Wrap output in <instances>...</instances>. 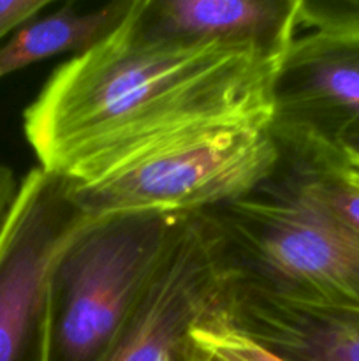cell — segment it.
I'll list each match as a JSON object with an SVG mask.
<instances>
[{
	"label": "cell",
	"instance_id": "6da1fadb",
	"mask_svg": "<svg viewBox=\"0 0 359 361\" xmlns=\"http://www.w3.org/2000/svg\"><path fill=\"white\" fill-rule=\"evenodd\" d=\"M132 11L99 44L56 67L23 111L39 168L76 185L194 134L273 120L284 53L148 37Z\"/></svg>",
	"mask_w": 359,
	"mask_h": 361
},
{
	"label": "cell",
	"instance_id": "7a4b0ae2",
	"mask_svg": "<svg viewBox=\"0 0 359 361\" xmlns=\"http://www.w3.org/2000/svg\"><path fill=\"white\" fill-rule=\"evenodd\" d=\"M203 215L231 284L287 302L359 310V242L271 176Z\"/></svg>",
	"mask_w": 359,
	"mask_h": 361
},
{
	"label": "cell",
	"instance_id": "3957f363",
	"mask_svg": "<svg viewBox=\"0 0 359 361\" xmlns=\"http://www.w3.org/2000/svg\"><path fill=\"white\" fill-rule=\"evenodd\" d=\"M187 215L95 219L63 249L48 289L46 361H101Z\"/></svg>",
	"mask_w": 359,
	"mask_h": 361
},
{
	"label": "cell",
	"instance_id": "277c9868",
	"mask_svg": "<svg viewBox=\"0 0 359 361\" xmlns=\"http://www.w3.org/2000/svg\"><path fill=\"white\" fill-rule=\"evenodd\" d=\"M270 130L278 148L327 155L359 173V0H299Z\"/></svg>",
	"mask_w": 359,
	"mask_h": 361
},
{
	"label": "cell",
	"instance_id": "5b68a950",
	"mask_svg": "<svg viewBox=\"0 0 359 361\" xmlns=\"http://www.w3.org/2000/svg\"><path fill=\"white\" fill-rule=\"evenodd\" d=\"M278 159L270 127H227L175 141L97 182H70V190L95 219L190 215L256 190L273 175Z\"/></svg>",
	"mask_w": 359,
	"mask_h": 361
},
{
	"label": "cell",
	"instance_id": "8992f818",
	"mask_svg": "<svg viewBox=\"0 0 359 361\" xmlns=\"http://www.w3.org/2000/svg\"><path fill=\"white\" fill-rule=\"evenodd\" d=\"M94 221L74 201L63 176L37 166L20 180L0 226V361H46L53 268Z\"/></svg>",
	"mask_w": 359,
	"mask_h": 361
},
{
	"label": "cell",
	"instance_id": "52a82bcc",
	"mask_svg": "<svg viewBox=\"0 0 359 361\" xmlns=\"http://www.w3.org/2000/svg\"><path fill=\"white\" fill-rule=\"evenodd\" d=\"M227 286L206 217L187 215L101 361H183L190 331L224 312Z\"/></svg>",
	"mask_w": 359,
	"mask_h": 361
},
{
	"label": "cell",
	"instance_id": "ba28073f",
	"mask_svg": "<svg viewBox=\"0 0 359 361\" xmlns=\"http://www.w3.org/2000/svg\"><path fill=\"white\" fill-rule=\"evenodd\" d=\"M224 321L284 361H359V310L287 302L229 282Z\"/></svg>",
	"mask_w": 359,
	"mask_h": 361
},
{
	"label": "cell",
	"instance_id": "9c48e42d",
	"mask_svg": "<svg viewBox=\"0 0 359 361\" xmlns=\"http://www.w3.org/2000/svg\"><path fill=\"white\" fill-rule=\"evenodd\" d=\"M299 0H136L144 35L183 42H243L284 53L296 30Z\"/></svg>",
	"mask_w": 359,
	"mask_h": 361
},
{
	"label": "cell",
	"instance_id": "30bf717a",
	"mask_svg": "<svg viewBox=\"0 0 359 361\" xmlns=\"http://www.w3.org/2000/svg\"><path fill=\"white\" fill-rule=\"evenodd\" d=\"M132 6L134 0H116L77 9L69 2L39 14L0 42V80L51 56L87 51L115 32Z\"/></svg>",
	"mask_w": 359,
	"mask_h": 361
},
{
	"label": "cell",
	"instance_id": "8fae6325",
	"mask_svg": "<svg viewBox=\"0 0 359 361\" xmlns=\"http://www.w3.org/2000/svg\"><path fill=\"white\" fill-rule=\"evenodd\" d=\"M271 178L359 242V173L355 169L326 155L280 150Z\"/></svg>",
	"mask_w": 359,
	"mask_h": 361
},
{
	"label": "cell",
	"instance_id": "7c38bea8",
	"mask_svg": "<svg viewBox=\"0 0 359 361\" xmlns=\"http://www.w3.org/2000/svg\"><path fill=\"white\" fill-rule=\"evenodd\" d=\"M220 316L194 328L187 342L183 361H246L231 348L217 326Z\"/></svg>",
	"mask_w": 359,
	"mask_h": 361
},
{
	"label": "cell",
	"instance_id": "4fadbf2b",
	"mask_svg": "<svg viewBox=\"0 0 359 361\" xmlns=\"http://www.w3.org/2000/svg\"><path fill=\"white\" fill-rule=\"evenodd\" d=\"M53 6L51 0H0V42Z\"/></svg>",
	"mask_w": 359,
	"mask_h": 361
},
{
	"label": "cell",
	"instance_id": "5bb4252c",
	"mask_svg": "<svg viewBox=\"0 0 359 361\" xmlns=\"http://www.w3.org/2000/svg\"><path fill=\"white\" fill-rule=\"evenodd\" d=\"M218 326H220L222 334H224L225 341L231 344V348L234 349V351H238L246 361H284L277 358L275 355H271L270 351H266V349L260 348V345H257L256 342L248 341V338H245L243 335L236 334V331L224 321V314H222L220 319H218Z\"/></svg>",
	"mask_w": 359,
	"mask_h": 361
},
{
	"label": "cell",
	"instance_id": "9a60e30c",
	"mask_svg": "<svg viewBox=\"0 0 359 361\" xmlns=\"http://www.w3.org/2000/svg\"><path fill=\"white\" fill-rule=\"evenodd\" d=\"M18 189H20V180L14 175L13 168L0 162V226L4 224L14 200H16Z\"/></svg>",
	"mask_w": 359,
	"mask_h": 361
}]
</instances>
